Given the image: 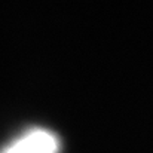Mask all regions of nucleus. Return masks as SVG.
Here are the masks:
<instances>
[{
	"instance_id": "obj_1",
	"label": "nucleus",
	"mask_w": 153,
	"mask_h": 153,
	"mask_svg": "<svg viewBox=\"0 0 153 153\" xmlns=\"http://www.w3.org/2000/svg\"><path fill=\"white\" fill-rule=\"evenodd\" d=\"M58 137L48 129L36 128L21 135L3 153H58Z\"/></svg>"
}]
</instances>
